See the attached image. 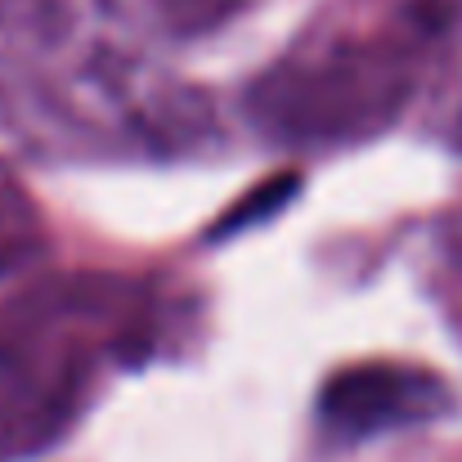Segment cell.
<instances>
[{"label": "cell", "instance_id": "6da1fadb", "mask_svg": "<svg viewBox=\"0 0 462 462\" xmlns=\"http://www.w3.org/2000/svg\"><path fill=\"white\" fill-rule=\"evenodd\" d=\"M445 400H449V391L431 373L368 364V368H346L323 386L319 418L337 436H377L391 427L436 418L445 409Z\"/></svg>", "mask_w": 462, "mask_h": 462}, {"label": "cell", "instance_id": "7a4b0ae2", "mask_svg": "<svg viewBox=\"0 0 462 462\" xmlns=\"http://www.w3.org/2000/svg\"><path fill=\"white\" fill-rule=\"evenodd\" d=\"M297 189H301V175H274V180L256 184V189L234 207V211H225V216L216 220L211 238H234V234H243V229H252V225L270 220L274 211H283V202H288Z\"/></svg>", "mask_w": 462, "mask_h": 462}]
</instances>
